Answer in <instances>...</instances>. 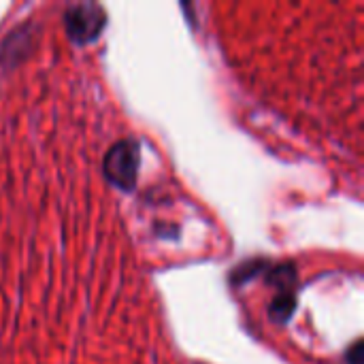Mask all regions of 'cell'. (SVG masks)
Listing matches in <instances>:
<instances>
[{"instance_id":"cell-1","label":"cell","mask_w":364,"mask_h":364,"mask_svg":"<svg viewBox=\"0 0 364 364\" xmlns=\"http://www.w3.org/2000/svg\"><path fill=\"white\" fill-rule=\"evenodd\" d=\"M139 171V147L132 141H117L107 158H105V173L115 188L130 190L136 181Z\"/></svg>"},{"instance_id":"cell-2","label":"cell","mask_w":364,"mask_h":364,"mask_svg":"<svg viewBox=\"0 0 364 364\" xmlns=\"http://www.w3.org/2000/svg\"><path fill=\"white\" fill-rule=\"evenodd\" d=\"M64 26L75 43H90L105 26V13L98 4H73L64 15Z\"/></svg>"},{"instance_id":"cell-3","label":"cell","mask_w":364,"mask_h":364,"mask_svg":"<svg viewBox=\"0 0 364 364\" xmlns=\"http://www.w3.org/2000/svg\"><path fill=\"white\" fill-rule=\"evenodd\" d=\"M292 305H294V301H292V296L290 294H286V296H279L275 303H273V309H271V316H273V320H279V322H284L290 314H292Z\"/></svg>"}]
</instances>
